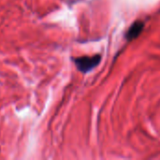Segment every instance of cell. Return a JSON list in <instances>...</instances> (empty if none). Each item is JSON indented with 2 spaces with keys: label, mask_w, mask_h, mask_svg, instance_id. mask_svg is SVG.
<instances>
[{
  "label": "cell",
  "mask_w": 160,
  "mask_h": 160,
  "mask_svg": "<svg viewBox=\"0 0 160 160\" xmlns=\"http://www.w3.org/2000/svg\"><path fill=\"white\" fill-rule=\"evenodd\" d=\"M100 60L101 56L99 54L94 56H82L73 59L77 68L82 73H88L91 70H93L95 68L98 66Z\"/></svg>",
  "instance_id": "1"
},
{
  "label": "cell",
  "mask_w": 160,
  "mask_h": 160,
  "mask_svg": "<svg viewBox=\"0 0 160 160\" xmlns=\"http://www.w3.org/2000/svg\"><path fill=\"white\" fill-rule=\"evenodd\" d=\"M143 28H144V22L142 21H136L128 28V30L126 34V38L129 41L135 39L136 38H138L141 35Z\"/></svg>",
  "instance_id": "2"
}]
</instances>
